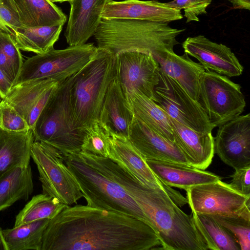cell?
<instances>
[{
	"mask_svg": "<svg viewBox=\"0 0 250 250\" xmlns=\"http://www.w3.org/2000/svg\"><path fill=\"white\" fill-rule=\"evenodd\" d=\"M33 131L16 132L0 128V178L15 167L30 164Z\"/></svg>",
	"mask_w": 250,
	"mask_h": 250,
	"instance_id": "obj_24",
	"label": "cell"
},
{
	"mask_svg": "<svg viewBox=\"0 0 250 250\" xmlns=\"http://www.w3.org/2000/svg\"><path fill=\"white\" fill-rule=\"evenodd\" d=\"M185 31L168 23L135 19H102L94 37L98 47L115 55L123 51L160 55L173 51L176 38Z\"/></svg>",
	"mask_w": 250,
	"mask_h": 250,
	"instance_id": "obj_4",
	"label": "cell"
},
{
	"mask_svg": "<svg viewBox=\"0 0 250 250\" xmlns=\"http://www.w3.org/2000/svg\"><path fill=\"white\" fill-rule=\"evenodd\" d=\"M181 10L155 0H109L102 14V19H135L169 23L181 20Z\"/></svg>",
	"mask_w": 250,
	"mask_h": 250,
	"instance_id": "obj_17",
	"label": "cell"
},
{
	"mask_svg": "<svg viewBox=\"0 0 250 250\" xmlns=\"http://www.w3.org/2000/svg\"><path fill=\"white\" fill-rule=\"evenodd\" d=\"M33 188L30 164L15 167L6 172L0 178V211L18 200L28 199Z\"/></svg>",
	"mask_w": 250,
	"mask_h": 250,
	"instance_id": "obj_27",
	"label": "cell"
},
{
	"mask_svg": "<svg viewBox=\"0 0 250 250\" xmlns=\"http://www.w3.org/2000/svg\"><path fill=\"white\" fill-rule=\"evenodd\" d=\"M211 1L212 0H173L165 4L173 8L184 9L188 23L199 21L198 16L207 13L206 9Z\"/></svg>",
	"mask_w": 250,
	"mask_h": 250,
	"instance_id": "obj_35",
	"label": "cell"
},
{
	"mask_svg": "<svg viewBox=\"0 0 250 250\" xmlns=\"http://www.w3.org/2000/svg\"><path fill=\"white\" fill-rule=\"evenodd\" d=\"M198 102L214 128L241 115L246 105L239 84L211 70L200 77Z\"/></svg>",
	"mask_w": 250,
	"mask_h": 250,
	"instance_id": "obj_8",
	"label": "cell"
},
{
	"mask_svg": "<svg viewBox=\"0 0 250 250\" xmlns=\"http://www.w3.org/2000/svg\"><path fill=\"white\" fill-rule=\"evenodd\" d=\"M0 98H0V102H1V101Z\"/></svg>",
	"mask_w": 250,
	"mask_h": 250,
	"instance_id": "obj_44",
	"label": "cell"
},
{
	"mask_svg": "<svg viewBox=\"0 0 250 250\" xmlns=\"http://www.w3.org/2000/svg\"><path fill=\"white\" fill-rule=\"evenodd\" d=\"M52 2H63L65 1L69 2L70 3L71 1H72L73 0H49Z\"/></svg>",
	"mask_w": 250,
	"mask_h": 250,
	"instance_id": "obj_43",
	"label": "cell"
},
{
	"mask_svg": "<svg viewBox=\"0 0 250 250\" xmlns=\"http://www.w3.org/2000/svg\"><path fill=\"white\" fill-rule=\"evenodd\" d=\"M63 157L86 205L129 215L149 225L140 207L118 183L88 164L80 152Z\"/></svg>",
	"mask_w": 250,
	"mask_h": 250,
	"instance_id": "obj_5",
	"label": "cell"
},
{
	"mask_svg": "<svg viewBox=\"0 0 250 250\" xmlns=\"http://www.w3.org/2000/svg\"><path fill=\"white\" fill-rule=\"evenodd\" d=\"M154 91L156 103L169 117L196 131L212 132L214 127L200 103L161 70L160 82Z\"/></svg>",
	"mask_w": 250,
	"mask_h": 250,
	"instance_id": "obj_10",
	"label": "cell"
},
{
	"mask_svg": "<svg viewBox=\"0 0 250 250\" xmlns=\"http://www.w3.org/2000/svg\"><path fill=\"white\" fill-rule=\"evenodd\" d=\"M194 223L208 250H241L234 235L211 215L192 212Z\"/></svg>",
	"mask_w": 250,
	"mask_h": 250,
	"instance_id": "obj_29",
	"label": "cell"
},
{
	"mask_svg": "<svg viewBox=\"0 0 250 250\" xmlns=\"http://www.w3.org/2000/svg\"><path fill=\"white\" fill-rule=\"evenodd\" d=\"M66 206L56 198L42 193L37 194L17 215L14 227L41 219L51 220Z\"/></svg>",
	"mask_w": 250,
	"mask_h": 250,
	"instance_id": "obj_31",
	"label": "cell"
},
{
	"mask_svg": "<svg viewBox=\"0 0 250 250\" xmlns=\"http://www.w3.org/2000/svg\"><path fill=\"white\" fill-rule=\"evenodd\" d=\"M133 117L125 93L120 83L115 79L105 96L99 121L110 134L128 138Z\"/></svg>",
	"mask_w": 250,
	"mask_h": 250,
	"instance_id": "obj_22",
	"label": "cell"
},
{
	"mask_svg": "<svg viewBox=\"0 0 250 250\" xmlns=\"http://www.w3.org/2000/svg\"><path fill=\"white\" fill-rule=\"evenodd\" d=\"M22 26L40 27L63 25L66 17L49 0H13Z\"/></svg>",
	"mask_w": 250,
	"mask_h": 250,
	"instance_id": "obj_26",
	"label": "cell"
},
{
	"mask_svg": "<svg viewBox=\"0 0 250 250\" xmlns=\"http://www.w3.org/2000/svg\"><path fill=\"white\" fill-rule=\"evenodd\" d=\"M185 53L196 59L205 70L227 77L240 76L244 67L231 49L204 35L187 38L182 43Z\"/></svg>",
	"mask_w": 250,
	"mask_h": 250,
	"instance_id": "obj_16",
	"label": "cell"
},
{
	"mask_svg": "<svg viewBox=\"0 0 250 250\" xmlns=\"http://www.w3.org/2000/svg\"><path fill=\"white\" fill-rule=\"evenodd\" d=\"M98 49L93 43H86L37 54L23 62L15 84L39 79L63 82L85 66Z\"/></svg>",
	"mask_w": 250,
	"mask_h": 250,
	"instance_id": "obj_7",
	"label": "cell"
},
{
	"mask_svg": "<svg viewBox=\"0 0 250 250\" xmlns=\"http://www.w3.org/2000/svg\"><path fill=\"white\" fill-rule=\"evenodd\" d=\"M174 143L181 150L189 165L201 170L211 163L214 154L212 132L196 131L170 117Z\"/></svg>",
	"mask_w": 250,
	"mask_h": 250,
	"instance_id": "obj_20",
	"label": "cell"
},
{
	"mask_svg": "<svg viewBox=\"0 0 250 250\" xmlns=\"http://www.w3.org/2000/svg\"><path fill=\"white\" fill-rule=\"evenodd\" d=\"M98 48L94 57L67 79L73 129L85 131L99 121L105 96L116 78L115 55L107 50Z\"/></svg>",
	"mask_w": 250,
	"mask_h": 250,
	"instance_id": "obj_3",
	"label": "cell"
},
{
	"mask_svg": "<svg viewBox=\"0 0 250 250\" xmlns=\"http://www.w3.org/2000/svg\"><path fill=\"white\" fill-rule=\"evenodd\" d=\"M0 128L16 132L31 130L24 119L3 100L0 102Z\"/></svg>",
	"mask_w": 250,
	"mask_h": 250,
	"instance_id": "obj_34",
	"label": "cell"
},
{
	"mask_svg": "<svg viewBox=\"0 0 250 250\" xmlns=\"http://www.w3.org/2000/svg\"><path fill=\"white\" fill-rule=\"evenodd\" d=\"M153 57L161 71L175 80L191 98L199 101L200 79L205 71L200 63L193 61L186 53L180 56L173 51Z\"/></svg>",
	"mask_w": 250,
	"mask_h": 250,
	"instance_id": "obj_21",
	"label": "cell"
},
{
	"mask_svg": "<svg viewBox=\"0 0 250 250\" xmlns=\"http://www.w3.org/2000/svg\"><path fill=\"white\" fill-rule=\"evenodd\" d=\"M128 139L145 160H163L189 165L174 142L160 135L135 117L130 125Z\"/></svg>",
	"mask_w": 250,
	"mask_h": 250,
	"instance_id": "obj_18",
	"label": "cell"
},
{
	"mask_svg": "<svg viewBox=\"0 0 250 250\" xmlns=\"http://www.w3.org/2000/svg\"><path fill=\"white\" fill-rule=\"evenodd\" d=\"M108 158L144 185L167 191L179 206L188 203L187 198L162 183L156 176L145 159L132 145L128 138L110 134Z\"/></svg>",
	"mask_w": 250,
	"mask_h": 250,
	"instance_id": "obj_13",
	"label": "cell"
},
{
	"mask_svg": "<svg viewBox=\"0 0 250 250\" xmlns=\"http://www.w3.org/2000/svg\"><path fill=\"white\" fill-rule=\"evenodd\" d=\"M134 117L169 141L174 142L170 117L156 102L135 92L125 93Z\"/></svg>",
	"mask_w": 250,
	"mask_h": 250,
	"instance_id": "obj_25",
	"label": "cell"
},
{
	"mask_svg": "<svg viewBox=\"0 0 250 250\" xmlns=\"http://www.w3.org/2000/svg\"><path fill=\"white\" fill-rule=\"evenodd\" d=\"M49 220H38L2 230L8 250H41L43 234Z\"/></svg>",
	"mask_w": 250,
	"mask_h": 250,
	"instance_id": "obj_30",
	"label": "cell"
},
{
	"mask_svg": "<svg viewBox=\"0 0 250 250\" xmlns=\"http://www.w3.org/2000/svg\"><path fill=\"white\" fill-rule=\"evenodd\" d=\"M0 250H8L6 241L5 240L2 229L0 227Z\"/></svg>",
	"mask_w": 250,
	"mask_h": 250,
	"instance_id": "obj_42",
	"label": "cell"
},
{
	"mask_svg": "<svg viewBox=\"0 0 250 250\" xmlns=\"http://www.w3.org/2000/svg\"><path fill=\"white\" fill-rule=\"evenodd\" d=\"M53 79H39L16 83L3 99L26 121L32 130L45 105L58 87Z\"/></svg>",
	"mask_w": 250,
	"mask_h": 250,
	"instance_id": "obj_15",
	"label": "cell"
},
{
	"mask_svg": "<svg viewBox=\"0 0 250 250\" xmlns=\"http://www.w3.org/2000/svg\"><path fill=\"white\" fill-rule=\"evenodd\" d=\"M63 25L19 27L11 36L20 50L37 54L44 53L54 48Z\"/></svg>",
	"mask_w": 250,
	"mask_h": 250,
	"instance_id": "obj_28",
	"label": "cell"
},
{
	"mask_svg": "<svg viewBox=\"0 0 250 250\" xmlns=\"http://www.w3.org/2000/svg\"><path fill=\"white\" fill-rule=\"evenodd\" d=\"M21 26L13 0H0V29L12 36Z\"/></svg>",
	"mask_w": 250,
	"mask_h": 250,
	"instance_id": "obj_37",
	"label": "cell"
},
{
	"mask_svg": "<svg viewBox=\"0 0 250 250\" xmlns=\"http://www.w3.org/2000/svg\"><path fill=\"white\" fill-rule=\"evenodd\" d=\"M146 161L162 183L186 191L196 185L221 180L219 176L213 173L188 165L157 160H146Z\"/></svg>",
	"mask_w": 250,
	"mask_h": 250,
	"instance_id": "obj_23",
	"label": "cell"
},
{
	"mask_svg": "<svg viewBox=\"0 0 250 250\" xmlns=\"http://www.w3.org/2000/svg\"><path fill=\"white\" fill-rule=\"evenodd\" d=\"M89 163L132 197L156 233L162 249L208 250L192 215L182 211L167 191L144 185L108 158L94 156Z\"/></svg>",
	"mask_w": 250,
	"mask_h": 250,
	"instance_id": "obj_2",
	"label": "cell"
},
{
	"mask_svg": "<svg viewBox=\"0 0 250 250\" xmlns=\"http://www.w3.org/2000/svg\"><path fill=\"white\" fill-rule=\"evenodd\" d=\"M214 149L225 164L234 169L250 165V114L219 125L214 137Z\"/></svg>",
	"mask_w": 250,
	"mask_h": 250,
	"instance_id": "obj_14",
	"label": "cell"
},
{
	"mask_svg": "<svg viewBox=\"0 0 250 250\" xmlns=\"http://www.w3.org/2000/svg\"><path fill=\"white\" fill-rule=\"evenodd\" d=\"M228 185L233 190L250 198V165L235 169Z\"/></svg>",
	"mask_w": 250,
	"mask_h": 250,
	"instance_id": "obj_38",
	"label": "cell"
},
{
	"mask_svg": "<svg viewBox=\"0 0 250 250\" xmlns=\"http://www.w3.org/2000/svg\"><path fill=\"white\" fill-rule=\"evenodd\" d=\"M235 9H250V0H229Z\"/></svg>",
	"mask_w": 250,
	"mask_h": 250,
	"instance_id": "obj_41",
	"label": "cell"
},
{
	"mask_svg": "<svg viewBox=\"0 0 250 250\" xmlns=\"http://www.w3.org/2000/svg\"><path fill=\"white\" fill-rule=\"evenodd\" d=\"M186 191L192 212L209 215L250 214V198L234 191L221 180L196 185Z\"/></svg>",
	"mask_w": 250,
	"mask_h": 250,
	"instance_id": "obj_12",
	"label": "cell"
},
{
	"mask_svg": "<svg viewBox=\"0 0 250 250\" xmlns=\"http://www.w3.org/2000/svg\"><path fill=\"white\" fill-rule=\"evenodd\" d=\"M0 47L8 59L13 73L17 79L23 63L20 50L11 35L0 29Z\"/></svg>",
	"mask_w": 250,
	"mask_h": 250,
	"instance_id": "obj_36",
	"label": "cell"
},
{
	"mask_svg": "<svg viewBox=\"0 0 250 250\" xmlns=\"http://www.w3.org/2000/svg\"><path fill=\"white\" fill-rule=\"evenodd\" d=\"M81 151L104 158L109 157L110 133L99 121L85 130Z\"/></svg>",
	"mask_w": 250,
	"mask_h": 250,
	"instance_id": "obj_32",
	"label": "cell"
},
{
	"mask_svg": "<svg viewBox=\"0 0 250 250\" xmlns=\"http://www.w3.org/2000/svg\"><path fill=\"white\" fill-rule=\"evenodd\" d=\"M0 69L5 74L13 85L16 83L15 76L9 61L0 47Z\"/></svg>",
	"mask_w": 250,
	"mask_h": 250,
	"instance_id": "obj_39",
	"label": "cell"
},
{
	"mask_svg": "<svg viewBox=\"0 0 250 250\" xmlns=\"http://www.w3.org/2000/svg\"><path fill=\"white\" fill-rule=\"evenodd\" d=\"M116 78L125 93L135 92L156 102L155 88L159 83L160 68L153 56L137 51L115 55Z\"/></svg>",
	"mask_w": 250,
	"mask_h": 250,
	"instance_id": "obj_11",
	"label": "cell"
},
{
	"mask_svg": "<svg viewBox=\"0 0 250 250\" xmlns=\"http://www.w3.org/2000/svg\"><path fill=\"white\" fill-rule=\"evenodd\" d=\"M211 215L234 235L241 250H250V214Z\"/></svg>",
	"mask_w": 250,
	"mask_h": 250,
	"instance_id": "obj_33",
	"label": "cell"
},
{
	"mask_svg": "<svg viewBox=\"0 0 250 250\" xmlns=\"http://www.w3.org/2000/svg\"><path fill=\"white\" fill-rule=\"evenodd\" d=\"M109 0H73L64 33L69 46L83 44L94 36Z\"/></svg>",
	"mask_w": 250,
	"mask_h": 250,
	"instance_id": "obj_19",
	"label": "cell"
},
{
	"mask_svg": "<svg viewBox=\"0 0 250 250\" xmlns=\"http://www.w3.org/2000/svg\"><path fill=\"white\" fill-rule=\"evenodd\" d=\"M67 79L59 83L32 130L34 141L54 147L63 156L81 151L85 134L71 126Z\"/></svg>",
	"mask_w": 250,
	"mask_h": 250,
	"instance_id": "obj_6",
	"label": "cell"
},
{
	"mask_svg": "<svg viewBox=\"0 0 250 250\" xmlns=\"http://www.w3.org/2000/svg\"><path fill=\"white\" fill-rule=\"evenodd\" d=\"M12 86V83L0 69V97L1 99L6 96Z\"/></svg>",
	"mask_w": 250,
	"mask_h": 250,
	"instance_id": "obj_40",
	"label": "cell"
},
{
	"mask_svg": "<svg viewBox=\"0 0 250 250\" xmlns=\"http://www.w3.org/2000/svg\"><path fill=\"white\" fill-rule=\"evenodd\" d=\"M159 245L154 230L140 219L76 205L49 220L41 250H149Z\"/></svg>",
	"mask_w": 250,
	"mask_h": 250,
	"instance_id": "obj_1",
	"label": "cell"
},
{
	"mask_svg": "<svg viewBox=\"0 0 250 250\" xmlns=\"http://www.w3.org/2000/svg\"><path fill=\"white\" fill-rule=\"evenodd\" d=\"M31 157L39 173L42 193L57 198L67 206L77 203L83 197L59 150L44 143L34 141Z\"/></svg>",
	"mask_w": 250,
	"mask_h": 250,
	"instance_id": "obj_9",
	"label": "cell"
},
{
	"mask_svg": "<svg viewBox=\"0 0 250 250\" xmlns=\"http://www.w3.org/2000/svg\"></svg>",
	"mask_w": 250,
	"mask_h": 250,
	"instance_id": "obj_45",
	"label": "cell"
}]
</instances>
